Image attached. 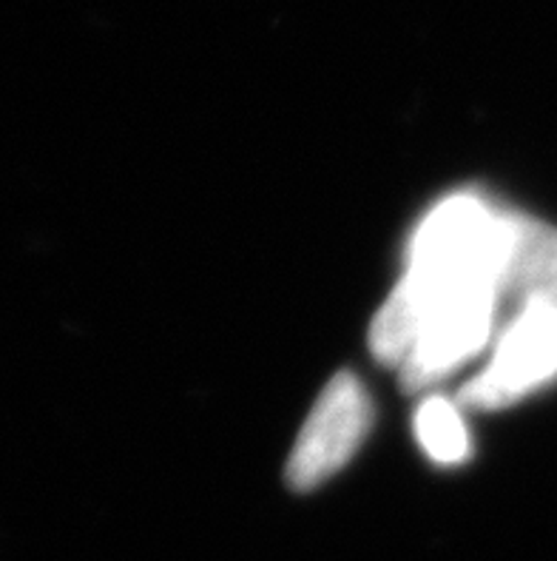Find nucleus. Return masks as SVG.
<instances>
[{"mask_svg": "<svg viewBox=\"0 0 557 561\" xmlns=\"http://www.w3.org/2000/svg\"><path fill=\"white\" fill-rule=\"evenodd\" d=\"M495 328H503L501 299L495 291L466 294L438 306L423 320L421 336L407 363L398 368L404 391H421L444 379L492 340Z\"/></svg>", "mask_w": 557, "mask_h": 561, "instance_id": "7ed1b4c3", "label": "nucleus"}, {"mask_svg": "<svg viewBox=\"0 0 557 561\" xmlns=\"http://www.w3.org/2000/svg\"><path fill=\"white\" fill-rule=\"evenodd\" d=\"M498 297H501V313L507 322L535 302L557 306L555 226L512 211V242H509L507 263L498 283Z\"/></svg>", "mask_w": 557, "mask_h": 561, "instance_id": "20e7f679", "label": "nucleus"}, {"mask_svg": "<svg viewBox=\"0 0 557 561\" xmlns=\"http://www.w3.org/2000/svg\"><path fill=\"white\" fill-rule=\"evenodd\" d=\"M373 422V405L353 374H336L313 405L288 462L293 491H313L345 468Z\"/></svg>", "mask_w": 557, "mask_h": 561, "instance_id": "f03ea898", "label": "nucleus"}, {"mask_svg": "<svg viewBox=\"0 0 557 561\" xmlns=\"http://www.w3.org/2000/svg\"><path fill=\"white\" fill-rule=\"evenodd\" d=\"M416 431L423 450L441 465L464 462L469 456V439L461 422L459 411L446 399H430L423 402L416 416Z\"/></svg>", "mask_w": 557, "mask_h": 561, "instance_id": "39448f33", "label": "nucleus"}, {"mask_svg": "<svg viewBox=\"0 0 557 561\" xmlns=\"http://www.w3.org/2000/svg\"><path fill=\"white\" fill-rule=\"evenodd\" d=\"M557 374V306L535 302L503 325L492 363L464 385L459 402L464 408L495 411L549 382Z\"/></svg>", "mask_w": 557, "mask_h": 561, "instance_id": "f257e3e1", "label": "nucleus"}]
</instances>
